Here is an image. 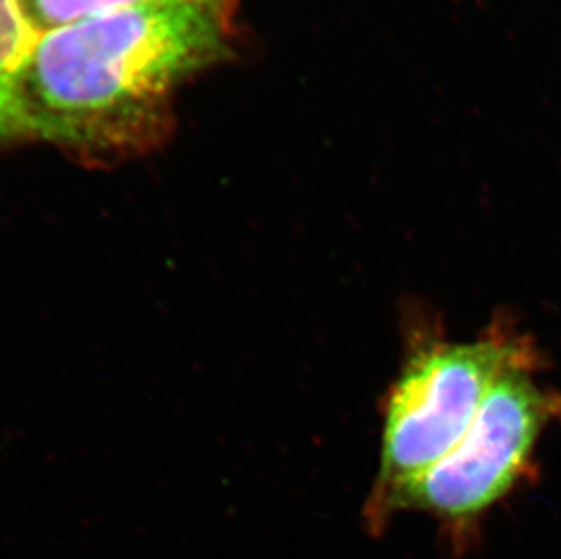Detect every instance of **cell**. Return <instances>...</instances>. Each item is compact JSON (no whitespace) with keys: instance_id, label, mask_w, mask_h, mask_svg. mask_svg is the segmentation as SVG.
Segmentation results:
<instances>
[{"instance_id":"obj_1","label":"cell","mask_w":561,"mask_h":559,"mask_svg":"<svg viewBox=\"0 0 561 559\" xmlns=\"http://www.w3.org/2000/svg\"><path fill=\"white\" fill-rule=\"evenodd\" d=\"M240 0H149L37 35L21 79L27 137L84 160L157 148L182 85L228 58Z\"/></svg>"},{"instance_id":"obj_2","label":"cell","mask_w":561,"mask_h":559,"mask_svg":"<svg viewBox=\"0 0 561 559\" xmlns=\"http://www.w3.org/2000/svg\"><path fill=\"white\" fill-rule=\"evenodd\" d=\"M527 362H536L530 343L499 328L409 358L387 400L380 467L364 509L373 536L389 527L403 492L460 444L500 376Z\"/></svg>"},{"instance_id":"obj_3","label":"cell","mask_w":561,"mask_h":559,"mask_svg":"<svg viewBox=\"0 0 561 559\" xmlns=\"http://www.w3.org/2000/svg\"><path fill=\"white\" fill-rule=\"evenodd\" d=\"M535 367L527 362L500 376L460 444L403 492L394 516L436 517L456 552L474 541L480 520L529 469L543 429L561 418L560 392L536 386Z\"/></svg>"},{"instance_id":"obj_4","label":"cell","mask_w":561,"mask_h":559,"mask_svg":"<svg viewBox=\"0 0 561 559\" xmlns=\"http://www.w3.org/2000/svg\"><path fill=\"white\" fill-rule=\"evenodd\" d=\"M37 35L19 0H0V146L26 138L21 112L24 62Z\"/></svg>"},{"instance_id":"obj_5","label":"cell","mask_w":561,"mask_h":559,"mask_svg":"<svg viewBox=\"0 0 561 559\" xmlns=\"http://www.w3.org/2000/svg\"><path fill=\"white\" fill-rule=\"evenodd\" d=\"M142 2L149 0H19L24 19L35 35L73 26Z\"/></svg>"}]
</instances>
